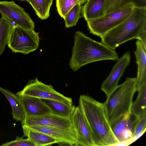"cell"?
Returning <instances> with one entry per match:
<instances>
[{
    "instance_id": "6da1fadb",
    "label": "cell",
    "mask_w": 146,
    "mask_h": 146,
    "mask_svg": "<svg viewBox=\"0 0 146 146\" xmlns=\"http://www.w3.org/2000/svg\"><path fill=\"white\" fill-rule=\"evenodd\" d=\"M79 106L88 125L94 146H113L119 142L111 129L104 103L84 94L80 96Z\"/></svg>"
},
{
    "instance_id": "7a4b0ae2",
    "label": "cell",
    "mask_w": 146,
    "mask_h": 146,
    "mask_svg": "<svg viewBox=\"0 0 146 146\" xmlns=\"http://www.w3.org/2000/svg\"><path fill=\"white\" fill-rule=\"evenodd\" d=\"M100 37L102 43L113 49L133 39L146 48V7H134L126 19Z\"/></svg>"
},
{
    "instance_id": "3957f363",
    "label": "cell",
    "mask_w": 146,
    "mask_h": 146,
    "mask_svg": "<svg viewBox=\"0 0 146 146\" xmlns=\"http://www.w3.org/2000/svg\"><path fill=\"white\" fill-rule=\"evenodd\" d=\"M74 44L69 62L70 68L75 72L82 66L105 60L115 61L119 58L115 49L87 36L81 32H76Z\"/></svg>"
},
{
    "instance_id": "277c9868",
    "label": "cell",
    "mask_w": 146,
    "mask_h": 146,
    "mask_svg": "<svg viewBox=\"0 0 146 146\" xmlns=\"http://www.w3.org/2000/svg\"><path fill=\"white\" fill-rule=\"evenodd\" d=\"M136 78L127 77L107 96L104 103L106 117L110 123L131 112L133 95L136 92Z\"/></svg>"
},
{
    "instance_id": "5b68a950",
    "label": "cell",
    "mask_w": 146,
    "mask_h": 146,
    "mask_svg": "<svg viewBox=\"0 0 146 146\" xmlns=\"http://www.w3.org/2000/svg\"><path fill=\"white\" fill-rule=\"evenodd\" d=\"M135 6L130 5L87 21L90 32L100 37L117 26L131 14Z\"/></svg>"
},
{
    "instance_id": "8992f818",
    "label": "cell",
    "mask_w": 146,
    "mask_h": 146,
    "mask_svg": "<svg viewBox=\"0 0 146 146\" xmlns=\"http://www.w3.org/2000/svg\"><path fill=\"white\" fill-rule=\"evenodd\" d=\"M38 34L34 30L13 25L8 46L13 52L28 54L38 48L40 39Z\"/></svg>"
},
{
    "instance_id": "52a82bcc",
    "label": "cell",
    "mask_w": 146,
    "mask_h": 146,
    "mask_svg": "<svg viewBox=\"0 0 146 146\" xmlns=\"http://www.w3.org/2000/svg\"><path fill=\"white\" fill-rule=\"evenodd\" d=\"M17 95H27L41 99L52 100L61 102L68 105L73 104L72 99L66 97L55 90L51 85L44 84L37 78L30 80Z\"/></svg>"
},
{
    "instance_id": "ba28073f",
    "label": "cell",
    "mask_w": 146,
    "mask_h": 146,
    "mask_svg": "<svg viewBox=\"0 0 146 146\" xmlns=\"http://www.w3.org/2000/svg\"><path fill=\"white\" fill-rule=\"evenodd\" d=\"M0 13L15 25L26 29H34V23L29 15L13 1H0Z\"/></svg>"
},
{
    "instance_id": "9c48e42d",
    "label": "cell",
    "mask_w": 146,
    "mask_h": 146,
    "mask_svg": "<svg viewBox=\"0 0 146 146\" xmlns=\"http://www.w3.org/2000/svg\"><path fill=\"white\" fill-rule=\"evenodd\" d=\"M70 118L76 135L74 146H94L88 125L79 106L75 107Z\"/></svg>"
},
{
    "instance_id": "30bf717a",
    "label": "cell",
    "mask_w": 146,
    "mask_h": 146,
    "mask_svg": "<svg viewBox=\"0 0 146 146\" xmlns=\"http://www.w3.org/2000/svg\"><path fill=\"white\" fill-rule=\"evenodd\" d=\"M21 123L22 125L27 126L38 125L74 128L70 118L61 117L52 113L38 116L26 115Z\"/></svg>"
},
{
    "instance_id": "8fae6325",
    "label": "cell",
    "mask_w": 146,
    "mask_h": 146,
    "mask_svg": "<svg viewBox=\"0 0 146 146\" xmlns=\"http://www.w3.org/2000/svg\"><path fill=\"white\" fill-rule=\"evenodd\" d=\"M131 112L122 115L110 124L112 131L119 142L132 138L135 129L139 118L132 120Z\"/></svg>"
},
{
    "instance_id": "7c38bea8",
    "label": "cell",
    "mask_w": 146,
    "mask_h": 146,
    "mask_svg": "<svg viewBox=\"0 0 146 146\" xmlns=\"http://www.w3.org/2000/svg\"><path fill=\"white\" fill-rule=\"evenodd\" d=\"M129 51L126 52L117 60L113 66L110 73L103 82L101 90L107 96L117 86L118 83L130 60Z\"/></svg>"
},
{
    "instance_id": "4fadbf2b",
    "label": "cell",
    "mask_w": 146,
    "mask_h": 146,
    "mask_svg": "<svg viewBox=\"0 0 146 146\" xmlns=\"http://www.w3.org/2000/svg\"><path fill=\"white\" fill-rule=\"evenodd\" d=\"M28 127L50 136L56 139L59 144L74 146L76 143V135L74 128L66 129L38 125Z\"/></svg>"
},
{
    "instance_id": "5bb4252c",
    "label": "cell",
    "mask_w": 146,
    "mask_h": 146,
    "mask_svg": "<svg viewBox=\"0 0 146 146\" xmlns=\"http://www.w3.org/2000/svg\"><path fill=\"white\" fill-rule=\"evenodd\" d=\"M24 107L26 115L38 116L52 113L49 108L40 98L27 95H17Z\"/></svg>"
},
{
    "instance_id": "9a60e30c",
    "label": "cell",
    "mask_w": 146,
    "mask_h": 146,
    "mask_svg": "<svg viewBox=\"0 0 146 146\" xmlns=\"http://www.w3.org/2000/svg\"><path fill=\"white\" fill-rule=\"evenodd\" d=\"M136 50L134 54L137 65V72L136 78V91L139 90L146 82V48L141 42L137 40L136 42Z\"/></svg>"
},
{
    "instance_id": "2e32d148",
    "label": "cell",
    "mask_w": 146,
    "mask_h": 146,
    "mask_svg": "<svg viewBox=\"0 0 146 146\" xmlns=\"http://www.w3.org/2000/svg\"><path fill=\"white\" fill-rule=\"evenodd\" d=\"M106 0H87L82 7V14L86 21L100 17L105 14Z\"/></svg>"
},
{
    "instance_id": "e0dca14e",
    "label": "cell",
    "mask_w": 146,
    "mask_h": 146,
    "mask_svg": "<svg viewBox=\"0 0 146 146\" xmlns=\"http://www.w3.org/2000/svg\"><path fill=\"white\" fill-rule=\"evenodd\" d=\"M25 136L29 138L35 146L50 145L58 143L57 140L50 136L29 127L22 125Z\"/></svg>"
},
{
    "instance_id": "ac0fdd59",
    "label": "cell",
    "mask_w": 146,
    "mask_h": 146,
    "mask_svg": "<svg viewBox=\"0 0 146 146\" xmlns=\"http://www.w3.org/2000/svg\"><path fill=\"white\" fill-rule=\"evenodd\" d=\"M0 91L5 95L11 106L13 118L17 121H22L26 115L25 111L19 97L11 92L0 87Z\"/></svg>"
},
{
    "instance_id": "d6986e66",
    "label": "cell",
    "mask_w": 146,
    "mask_h": 146,
    "mask_svg": "<svg viewBox=\"0 0 146 146\" xmlns=\"http://www.w3.org/2000/svg\"><path fill=\"white\" fill-rule=\"evenodd\" d=\"M41 99L50 109L52 113L62 117L70 118L76 107L73 105H68L57 101Z\"/></svg>"
},
{
    "instance_id": "ffe728a7",
    "label": "cell",
    "mask_w": 146,
    "mask_h": 146,
    "mask_svg": "<svg viewBox=\"0 0 146 146\" xmlns=\"http://www.w3.org/2000/svg\"><path fill=\"white\" fill-rule=\"evenodd\" d=\"M138 92L137 99L132 103L131 112L139 118L146 115V82L142 85Z\"/></svg>"
},
{
    "instance_id": "44dd1931",
    "label": "cell",
    "mask_w": 146,
    "mask_h": 146,
    "mask_svg": "<svg viewBox=\"0 0 146 146\" xmlns=\"http://www.w3.org/2000/svg\"><path fill=\"white\" fill-rule=\"evenodd\" d=\"M130 5L136 7H146V0H106L105 14Z\"/></svg>"
},
{
    "instance_id": "7402d4cb",
    "label": "cell",
    "mask_w": 146,
    "mask_h": 146,
    "mask_svg": "<svg viewBox=\"0 0 146 146\" xmlns=\"http://www.w3.org/2000/svg\"><path fill=\"white\" fill-rule=\"evenodd\" d=\"M0 22V55L4 52L10 38L13 25L7 17L2 15Z\"/></svg>"
},
{
    "instance_id": "603a6c76",
    "label": "cell",
    "mask_w": 146,
    "mask_h": 146,
    "mask_svg": "<svg viewBox=\"0 0 146 146\" xmlns=\"http://www.w3.org/2000/svg\"><path fill=\"white\" fill-rule=\"evenodd\" d=\"M37 16L42 20L47 19L50 16V10L53 1L52 0H29Z\"/></svg>"
},
{
    "instance_id": "cb8c5ba5",
    "label": "cell",
    "mask_w": 146,
    "mask_h": 146,
    "mask_svg": "<svg viewBox=\"0 0 146 146\" xmlns=\"http://www.w3.org/2000/svg\"><path fill=\"white\" fill-rule=\"evenodd\" d=\"M82 7L80 3L74 5L66 13L64 19L66 28L75 26L81 17Z\"/></svg>"
},
{
    "instance_id": "d4e9b609",
    "label": "cell",
    "mask_w": 146,
    "mask_h": 146,
    "mask_svg": "<svg viewBox=\"0 0 146 146\" xmlns=\"http://www.w3.org/2000/svg\"><path fill=\"white\" fill-rule=\"evenodd\" d=\"M56 0L58 13L64 19L66 13L76 5L80 3L79 0Z\"/></svg>"
},
{
    "instance_id": "484cf974",
    "label": "cell",
    "mask_w": 146,
    "mask_h": 146,
    "mask_svg": "<svg viewBox=\"0 0 146 146\" xmlns=\"http://www.w3.org/2000/svg\"><path fill=\"white\" fill-rule=\"evenodd\" d=\"M3 146H35V144L28 138L23 139L17 136L14 140L7 142L1 145Z\"/></svg>"
},
{
    "instance_id": "4316f807",
    "label": "cell",
    "mask_w": 146,
    "mask_h": 146,
    "mask_svg": "<svg viewBox=\"0 0 146 146\" xmlns=\"http://www.w3.org/2000/svg\"><path fill=\"white\" fill-rule=\"evenodd\" d=\"M146 129V115L139 118L135 126L132 138L144 131Z\"/></svg>"
},
{
    "instance_id": "83f0119b",
    "label": "cell",
    "mask_w": 146,
    "mask_h": 146,
    "mask_svg": "<svg viewBox=\"0 0 146 146\" xmlns=\"http://www.w3.org/2000/svg\"><path fill=\"white\" fill-rule=\"evenodd\" d=\"M79 1L80 4L81 5L85 3L87 0H79Z\"/></svg>"
},
{
    "instance_id": "f1b7e54d",
    "label": "cell",
    "mask_w": 146,
    "mask_h": 146,
    "mask_svg": "<svg viewBox=\"0 0 146 146\" xmlns=\"http://www.w3.org/2000/svg\"><path fill=\"white\" fill-rule=\"evenodd\" d=\"M19 0L22 1H26L28 2H29V0Z\"/></svg>"
},
{
    "instance_id": "f546056e",
    "label": "cell",
    "mask_w": 146,
    "mask_h": 146,
    "mask_svg": "<svg viewBox=\"0 0 146 146\" xmlns=\"http://www.w3.org/2000/svg\"><path fill=\"white\" fill-rule=\"evenodd\" d=\"M0 20H1V19H0Z\"/></svg>"
},
{
    "instance_id": "4dcf8cb0",
    "label": "cell",
    "mask_w": 146,
    "mask_h": 146,
    "mask_svg": "<svg viewBox=\"0 0 146 146\" xmlns=\"http://www.w3.org/2000/svg\"><path fill=\"white\" fill-rule=\"evenodd\" d=\"M52 0L53 1V0Z\"/></svg>"
}]
</instances>
